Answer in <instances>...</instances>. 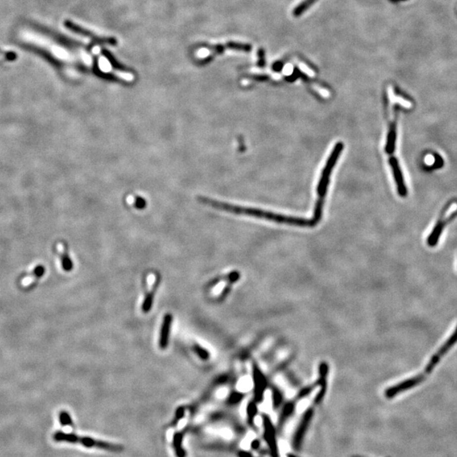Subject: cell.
Segmentation results:
<instances>
[{
  "mask_svg": "<svg viewBox=\"0 0 457 457\" xmlns=\"http://www.w3.org/2000/svg\"><path fill=\"white\" fill-rule=\"evenodd\" d=\"M247 412H248V423H249L250 425H254V419H255V416H256V413H257V408H256V405L255 402H249V404H248V409H247Z\"/></svg>",
  "mask_w": 457,
  "mask_h": 457,
  "instance_id": "18",
  "label": "cell"
},
{
  "mask_svg": "<svg viewBox=\"0 0 457 457\" xmlns=\"http://www.w3.org/2000/svg\"><path fill=\"white\" fill-rule=\"evenodd\" d=\"M262 420H263L265 440L269 449L271 457H279L280 454H279V448H278V444H277L275 428L268 416L266 415L262 416Z\"/></svg>",
  "mask_w": 457,
  "mask_h": 457,
  "instance_id": "5",
  "label": "cell"
},
{
  "mask_svg": "<svg viewBox=\"0 0 457 457\" xmlns=\"http://www.w3.org/2000/svg\"><path fill=\"white\" fill-rule=\"evenodd\" d=\"M58 418H59V422L61 423L62 425H72V419H71L70 414L68 413L67 411H65V410L60 411L59 415H58Z\"/></svg>",
  "mask_w": 457,
  "mask_h": 457,
  "instance_id": "20",
  "label": "cell"
},
{
  "mask_svg": "<svg viewBox=\"0 0 457 457\" xmlns=\"http://www.w3.org/2000/svg\"><path fill=\"white\" fill-rule=\"evenodd\" d=\"M52 439L56 442H66L70 444H80L88 448H98L108 452H120L124 450V446L112 443L105 442L102 440H95L90 437L78 436L75 434H66L64 432L58 431L52 435Z\"/></svg>",
  "mask_w": 457,
  "mask_h": 457,
  "instance_id": "2",
  "label": "cell"
},
{
  "mask_svg": "<svg viewBox=\"0 0 457 457\" xmlns=\"http://www.w3.org/2000/svg\"><path fill=\"white\" fill-rule=\"evenodd\" d=\"M287 457H298L296 456V455L293 454H287Z\"/></svg>",
  "mask_w": 457,
  "mask_h": 457,
  "instance_id": "32",
  "label": "cell"
},
{
  "mask_svg": "<svg viewBox=\"0 0 457 457\" xmlns=\"http://www.w3.org/2000/svg\"><path fill=\"white\" fill-rule=\"evenodd\" d=\"M312 416H313V409L312 408H309L308 410H306V412L303 415L300 424L298 426L297 431L295 433L294 437H293V440H292V446H293V448L296 451H299L301 447H302L304 437H305V434L307 431V428H308L309 424L311 422Z\"/></svg>",
  "mask_w": 457,
  "mask_h": 457,
  "instance_id": "6",
  "label": "cell"
},
{
  "mask_svg": "<svg viewBox=\"0 0 457 457\" xmlns=\"http://www.w3.org/2000/svg\"><path fill=\"white\" fill-rule=\"evenodd\" d=\"M182 442H183V434L181 432L175 433L173 437V446H174L175 455L177 457H187V452L183 448Z\"/></svg>",
  "mask_w": 457,
  "mask_h": 457,
  "instance_id": "14",
  "label": "cell"
},
{
  "mask_svg": "<svg viewBox=\"0 0 457 457\" xmlns=\"http://www.w3.org/2000/svg\"><path fill=\"white\" fill-rule=\"evenodd\" d=\"M194 352L202 360H207V359L209 358L208 352H207V350L204 349L203 347H200L199 345L194 346Z\"/></svg>",
  "mask_w": 457,
  "mask_h": 457,
  "instance_id": "21",
  "label": "cell"
},
{
  "mask_svg": "<svg viewBox=\"0 0 457 457\" xmlns=\"http://www.w3.org/2000/svg\"><path fill=\"white\" fill-rule=\"evenodd\" d=\"M254 385H255L254 398L256 402H261L263 398V393H264L266 385H265V380L262 377V373L256 367H254Z\"/></svg>",
  "mask_w": 457,
  "mask_h": 457,
  "instance_id": "11",
  "label": "cell"
},
{
  "mask_svg": "<svg viewBox=\"0 0 457 457\" xmlns=\"http://www.w3.org/2000/svg\"><path fill=\"white\" fill-rule=\"evenodd\" d=\"M390 165H391L392 169H393L394 175H395V179H396V185H397L399 194L402 197H405L407 192H406V188L405 184H404L403 175H402V171L400 169L398 161L396 160L395 157H390Z\"/></svg>",
  "mask_w": 457,
  "mask_h": 457,
  "instance_id": "12",
  "label": "cell"
},
{
  "mask_svg": "<svg viewBox=\"0 0 457 457\" xmlns=\"http://www.w3.org/2000/svg\"><path fill=\"white\" fill-rule=\"evenodd\" d=\"M295 404L294 403H289L287 405L285 406L284 410H283L282 413L280 415V426H281L285 423L286 419L288 418L289 416H291L293 410H294Z\"/></svg>",
  "mask_w": 457,
  "mask_h": 457,
  "instance_id": "19",
  "label": "cell"
},
{
  "mask_svg": "<svg viewBox=\"0 0 457 457\" xmlns=\"http://www.w3.org/2000/svg\"><path fill=\"white\" fill-rule=\"evenodd\" d=\"M238 457H254L252 456L251 453L248 452H244V451H241V452H238Z\"/></svg>",
  "mask_w": 457,
  "mask_h": 457,
  "instance_id": "28",
  "label": "cell"
},
{
  "mask_svg": "<svg viewBox=\"0 0 457 457\" xmlns=\"http://www.w3.org/2000/svg\"><path fill=\"white\" fill-rule=\"evenodd\" d=\"M425 379L424 374H419V375L415 376L413 378L406 379L405 381L400 383L398 385H395L393 387H390L385 391V396L387 398H393L396 395L402 393L405 390H410L411 388H414L417 385L421 384Z\"/></svg>",
  "mask_w": 457,
  "mask_h": 457,
  "instance_id": "8",
  "label": "cell"
},
{
  "mask_svg": "<svg viewBox=\"0 0 457 457\" xmlns=\"http://www.w3.org/2000/svg\"><path fill=\"white\" fill-rule=\"evenodd\" d=\"M457 342V327L456 330H455V332L452 334V336L449 338L448 341H446V343L444 344L442 347H440V349L432 356V358L430 359V361L428 362V365L426 366V368L425 370H424V372H423V374L426 375V374H429V373H431L432 371L434 370V367H435V366L438 364V362L440 361V359H441L443 355H446L449 350L451 349Z\"/></svg>",
  "mask_w": 457,
  "mask_h": 457,
  "instance_id": "7",
  "label": "cell"
},
{
  "mask_svg": "<svg viewBox=\"0 0 457 457\" xmlns=\"http://www.w3.org/2000/svg\"><path fill=\"white\" fill-rule=\"evenodd\" d=\"M44 273V267L38 266V268L35 269V274L37 276H42Z\"/></svg>",
  "mask_w": 457,
  "mask_h": 457,
  "instance_id": "27",
  "label": "cell"
},
{
  "mask_svg": "<svg viewBox=\"0 0 457 457\" xmlns=\"http://www.w3.org/2000/svg\"><path fill=\"white\" fill-rule=\"evenodd\" d=\"M242 398H243V395L242 393L233 392L228 398V403L230 405H236L237 403H239L242 401Z\"/></svg>",
  "mask_w": 457,
  "mask_h": 457,
  "instance_id": "22",
  "label": "cell"
},
{
  "mask_svg": "<svg viewBox=\"0 0 457 457\" xmlns=\"http://www.w3.org/2000/svg\"><path fill=\"white\" fill-rule=\"evenodd\" d=\"M300 67L302 70H304V71H306V73H309V74H311V73H312V72H311V70H308V69H306L307 67H306V65H304V64H300Z\"/></svg>",
  "mask_w": 457,
  "mask_h": 457,
  "instance_id": "30",
  "label": "cell"
},
{
  "mask_svg": "<svg viewBox=\"0 0 457 457\" xmlns=\"http://www.w3.org/2000/svg\"><path fill=\"white\" fill-rule=\"evenodd\" d=\"M457 211V204H452L446 207V209L443 212L442 214L440 216V219L437 221L434 230L432 231L431 234L428 236V244L430 247H435L437 243L439 242L440 236L442 234L443 230L446 226V223H448L449 220H451L452 216L455 215V213Z\"/></svg>",
  "mask_w": 457,
  "mask_h": 457,
  "instance_id": "4",
  "label": "cell"
},
{
  "mask_svg": "<svg viewBox=\"0 0 457 457\" xmlns=\"http://www.w3.org/2000/svg\"><path fill=\"white\" fill-rule=\"evenodd\" d=\"M65 26H66V27L69 28L70 31L76 32V33H77L79 35L84 36L86 38H91L93 41L95 42V43H98V44H109V45H112V46L117 45V44H118L116 38H101V37H98V36L95 35L93 32H89L88 30L84 29V28H82L81 26H77L76 24L72 23L71 21H66V22H65Z\"/></svg>",
  "mask_w": 457,
  "mask_h": 457,
  "instance_id": "9",
  "label": "cell"
},
{
  "mask_svg": "<svg viewBox=\"0 0 457 457\" xmlns=\"http://www.w3.org/2000/svg\"><path fill=\"white\" fill-rule=\"evenodd\" d=\"M260 442L257 440H254L253 442H252V448L254 449V450H257L259 448Z\"/></svg>",
  "mask_w": 457,
  "mask_h": 457,
  "instance_id": "29",
  "label": "cell"
},
{
  "mask_svg": "<svg viewBox=\"0 0 457 457\" xmlns=\"http://www.w3.org/2000/svg\"><path fill=\"white\" fill-rule=\"evenodd\" d=\"M172 323H173V316L170 313L164 315L162 325H161L160 334H159V347L161 349H166L168 347Z\"/></svg>",
  "mask_w": 457,
  "mask_h": 457,
  "instance_id": "10",
  "label": "cell"
},
{
  "mask_svg": "<svg viewBox=\"0 0 457 457\" xmlns=\"http://www.w3.org/2000/svg\"><path fill=\"white\" fill-rule=\"evenodd\" d=\"M282 67V64L281 63H276V64L274 65V69L275 70H280Z\"/></svg>",
  "mask_w": 457,
  "mask_h": 457,
  "instance_id": "31",
  "label": "cell"
},
{
  "mask_svg": "<svg viewBox=\"0 0 457 457\" xmlns=\"http://www.w3.org/2000/svg\"><path fill=\"white\" fill-rule=\"evenodd\" d=\"M317 1V0H304L300 4H298L295 8L294 10H293V15H294L295 17H299V16L303 15L304 12L306 11L311 6L313 5Z\"/></svg>",
  "mask_w": 457,
  "mask_h": 457,
  "instance_id": "17",
  "label": "cell"
},
{
  "mask_svg": "<svg viewBox=\"0 0 457 457\" xmlns=\"http://www.w3.org/2000/svg\"><path fill=\"white\" fill-rule=\"evenodd\" d=\"M62 267H63L64 270L67 271V272H70L72 269V262H71L70 256H68L67 254H64L62 256Z\"/></svg>",
  "mask_w": 457,
  "mask_h": 457,
  "instance_id": "23",
  "label": "cell"
},
{
  "mask_svg": "<svg viewBox=\"0 0 457 457\" xmlns=\"http://www.w3.org/2000/svg\"><path fill=\"white\" fill-rule=\"evenodd\" d=\"M198 200L201 203L208 206V207H213V208H218V209L230 212V213H243V214H248V215L256 216V217H261V218H268L272 220H275L278 222H285L288 224H297V225H313L316 224L314 220L312 221H307L305 219H301V218H289V217H283V216L276 215L274 213H268V212H263L260 210L253 209V208H248V207H240V206H235L231 204H228L226 203L218 201L213 198H206V197H200L198 198Z\"/></svg>",
  "mask_w": 457,
  "mask_h": 457,
  "instance_id": "1",
  "label": "cell"
},
{
  "mask_svg": "<svg viewBox=\"0 0 457 457\" xmlns=\"http://www.w3.org/2000/svg\"><path fill=\"white\" fill-rule=\"evenodd\" d=\"M282 402V398L279 392H274V408L279 407L280 403Z\"/></svg>",
  "mask_w": 457,
  "mask_h": 457,
  "instance_id": "26",
  "label": "cell"
},
{
  "mask_svg": "<svg viewBox=\"0 0 457 457\" xmlns=\"http://www.w3.org/2000/svg\"><path fill=\"white\" fill-rule=\"evenodd\" d=\"M342 149H343V144L341 143H337L335 147V149H334V151L332 152V153L329 156L326 166L322 172L320 181H319V184H318V187H317V193H318V195L321 198H323V196L325 195V193H326L327 187L329 185V176H330L333 168L335 166L338 157L341 154Z\"/></svg>",
  "mask_w": 457,
  "mask_h": 457,
  "instance_id": "3",
  "label": "cell"
},
{
  "mask_svg": "<svg viewBox=\"0 0 457 457\" xmlns=\"http://www.w3.org/2000/svg\"><path fill=\"white\" fill-rule=\"evenodd\" d=\"M257 56H258V66L259 67H263L265 65V52L264 50L262 49H260L257 52Z\"/></svg>",
  "mask_w": 457,
  "mask_h": 457,
  "instance_id": "24",
  "label": "cell"
},
{
  "mask_svg": "<svg viewBox=\"0 0 457 457\" xmlns=\"http://www.w3.org/2000/svg\"><path fill=\"white\" fill-rule=\"evenodd\" d=\"M185 415V409L183 407L178 408L175 411V423L179 422Z\"/></svg>",
  "mask_w": 457,
  "mask_h": 457,
  "instance_id": "25",
  "label": "cell"
},
{
  "mask_svg": "<svg viewBox=\"0 0 457 457\" xmlns=\"http://www.w3.org/2000/svg\"><path fill=\"white\" fill-rule=\"evenodd\" d=\"M157 286H158V280L155 281L154 284H153V286L152 287L151 291H149V293L146 295L145 299H144L143 306H142L143 312H145V313L150 312V310L152 309V304H153V300H154L155 293H156V291H157Z\"/></svg>",
  "mask_w": 457,
  "mask_h": 457,
  "instance_id": "13",
  "label": "cell"
},
{
  "mask_svg": "<svg viewBox=\"0 0 457 457\" xmlns=\"http://www.w3.org/2000/svg\"><path fill=\"white\" fill-rule=\"evenodd\" d=\"M396 140V123H393L390 126V130L388 134L387 145H386V152L388 153H392L395 151Z\"/></svg>",
  "mask_w": 457,
  "mask_h": 457,
  "instance_id": "15",
  "label": "cell"
},
{
  "mask_svg": "<svg viewBox=\"0 0 457 457\" xmlns=\"http://www.w3.org/2000/svg\"><path fill=\"white\" fill-rule=\"evenodd\" d=\"M102 54L104 55L105 58L108 59V62L110 63L112 67L115 69L117 70H120V71H122V72H128L129 70L127 68L125 67L124 65L120 64L119 62L117 61L116 58H114V55L111 53L108 50H102Z\"/></svg>",
  "mask_w": 457,
  "mask_h": 457,
  "instance_id": "16",
  "label": "cell"
}]
</instances>
